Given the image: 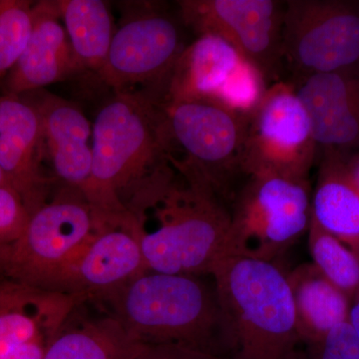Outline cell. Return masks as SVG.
I'll use <instances>...</instances> for the list:
<instances>
[{"instance_id":"obj_31","label":"cell","mask_w":359,"mask_h":359,"mask_svg":"<svg viewBox=\"0 0 359 359\" xmlns=\"http://www.w3.org/2000/svg\"><path fill=\"white\" fill-rule=\"evenodd\" d=\"M299 359H302V354H301V358H299Z\"/></svg>"},{"instance_id":"obj_15","label":"cell","mask_w":359,"mask_h":359,"mask_svg":"<svg viewBox=\"0 0 359 359\" xmlns=\"http://www.w3.org/2000/svg\"><path fill=\"white\" fill-rule=\"evenodd\" d=\"M44 156L36 109L22 96L0 90V169L30 215L48 201L53 183L43 171Z\"/></svg>"},{"instance_id":"obj_26","label":"cell","mask_w":359,"mask_h":359,"mask_svg":"<svg viewBox=\"0 0 359 359\" xmlns=\"http://www.w3.org/2000/svg\"><path fill=\"white\" fill-rule=\"evenodd\" d=\"M29 218L18 193L11 186L0 187V248L20 237Z\"/></svg>"},{"instance_id":"obj_6","label":"cell","mask_w":359,"mask_h":359,"mask_svg":"<svg viewBox=\"0 0 359 359\" xmlns=\"http://www.w3.org/2000/svg\"><path fill=\"white\" fill-rule=\"evenodd\" d=\"M66 187L30 215L20 237L0 248V280L50 290L91 237L98 216L81 191Z\"/></svg>"},{"instance_id":"obj_23","label":"cell","mask_w":359,"mask_h":359,"mask_svg":"<svg viewBox=\"0 0 359 359\" xmlns=\"http://www.w3.org/2000/svg\"><path fill=\"white\" fill-rule=\"evenodd\" d=\"M309 248L321 275L351 299H359V257L311 219Z\"/></svg>"},{"instance_id":"obj_24","label":"cell","mask_w":359,"mask_h":359,"mask_svg":"<svg viewBox=\"0 0 359 359\" xmlns=\"http://www.w3.org/2000/svg\"><path fill=\"white\" fill-rule=\"evenodd\" d=\"M33 4L29 0H0V86L29 40Z\"/></svg>"},{"instance_id":"obj_16","label":"cell","mask_w":359,"mask_h":359,"mask_svg":"<svg viewBox=\"0 0 359 359\" xmlns=\"http://www.w3.org/2000/svg\"><path fill=\"white\" fill-rule=\"evenodd\" d=\"M76 72L58 0L34 2L29 40L0 90L4 93L23 95L68 79Z\"/></svg>"},{"instance_id":"obj_7","label":"cell","mask_w":359,"mask_h":359,"mask_svg":"<svg viewBox=\"0 0 359 359\" xmlns=\"http://www.w3.org/2000/svg\"><path fill=\"white\" fill-rule=\"evenodd\" d=\"M170 155L188 167L217 195L233 199L242 172L248 116L207 100L157 101ZM169 155V156H170Z\"/></svg>"},{"instance_id":"obj_13","label":"cell","mask_w":359,"mask_h":359,"mask_svg":"<svg viewBox=\"0 0 359 359\" xmlns=\"http://www.w3.org/2000/svg\"><path fill=\"white\" fill-rule=\"evenodd\" d=\"M147 271L128 212L98 216L95 231L50 290L83 295L85 299L89 295L108 297Z\"/></svg>"},{"instance_id":"obj_22","label":"cell","mask_w":359,"mask_h":359,"mask_svg":"<svg viewBox=\"0 0 359 359\" xmlns=\"http://www.w3.org/2000/svg\"><path fill=\"white\" fill-rule=\"evenodd\" d=\"M70 318L43 359H123L131 340L114 318L80 321L72 325Z\"/></svg>"},{"instance_id":"obj_18","label":"cell","mask_w":359,"mask_h":359,"mask_svg":"<svg viewBox=\"0 0 359 359\" xmlns=\"http://www.w3.org/2000/svg\"><path fill=\"white\" fill-rule=\"evenodd\" d=\"M39 113L45 154L66 186L84 192L92 169V125L70 101L48 92L23 94Z\"/></svg>"},{"instance_id":"obj_28","label":"cell","mask_w":359,"mask_h":359,"mask_svg":"<svg viewBox=\"0 0 359 359\" xmlns=\"http://www.w3.org/2000/svg\"><path fill=\"white\" fill-rule=\"evenodd\" d=\"M348 320L353 325L359 339V299L351 304Z\"/></svg>"},{"instance_id":"obj_20","label":"cell","mask_w":359,"mask_h":359,"mask_svg":"<svg viewBox=\"0 0 359 359\" xmlns=\"http://www.w3.org/2000/svg\"><path fill=\"white\" fill-rule=\"evenodd\" d=\"M287 276L302 344L316 341L349 320L351 299L328 282L313 264H302Z\"/></svg>"},{"instance_id":"obj_14","label":"cell","mask_w":359,"mask_h":359,"mask_svg":"<svg viewBox=\"0 0 359 359\" xmlns=\"http://www.w3.org/2000/svg\"><path fill=\"white\" fill-rule=\"evenodd\" d=\"M83 295L0 280V359H43Z\"/></svg>"},{"instance_id":"obj_29","label":"cell","mask_w":359,"mask_h":359,"mask_svg":"<svg viewBox=\"0 0 359 359\" xmlns=\"http://www.w3.org/2000/svg\"><path fill=\"white\" fill-rule=\"evenodd\" d=\"M349 171H351V176H353V181L355 182L356 185L359 188V161L353 166H348Z\"/></svg>"},{"instance_id":"obj_1","label":"cell","mask_w":359,"mask_h":359,"mask_svg":"<svg viewBox=\"0 0 359 359\" xmlns=\"http://www.w3.org/2000/svg\"><path fill=\"white\" fill-rule=\"evenodd\" d=\"M125 209L138 233L148 271L211 275L224 257L230 211L207 184L178 163L169 161Z\"/></svg>"},{"instance_id":"obj_2","label":"cell","mask_w":359,"mask_h":359,"mask_svg":"<svg viewBox=\"0 0 359 359\" xmlns=\"http://www.w3.org/2000/svg\"><path fill=\"white\" fill-rule=\"evenodd\" d=\"M169 155L157 100L114 94L92 125V169L83 195L98 216L127 212L132 196L169 164Z\"/></svg>"},{"instance_id":"obj_3","label":"cell","mask_w":359,"mask_h":359,"mask_svg":"<svg viewBox=\"0 0 359 359\" xmlns=\"http://www.w3.org/2000/svg\"><path fill=\"white\" fill-rule=\"evenodd\" d=\"M231 359H299L302 344L287 275L273 262L224 257L212 269Z\"/></svg>"},{"instance_id":"obj_27","label":"cell","mask_w":359,"mask_h":359,"mask_svg":"<svg viewBox=\"0 0 359 359\" xmlns=\"http://www.w3.org/2000/svg\"><path fill=\"white\" fill-rule=\"evenodd\" d=\"M123 359H221L196 347L177 344L130 341Z\"/></svg>"},{"instance_id":"obj_30","label":"cell","mask_w":359,"mask_h":359,"mask_svg":"<svg viewBox=\"0 0 359 359\" xmlns=\"http://www.w3.org/2000/svg\"><path fill=\"white\" fill-rule=\"evenodd\" d=\"M2 186H9V184L8 182H7L6 176H4V172L0 169V187Z\"/></svg>"},{"instance_id":"obj_9","label":"cell","mask_w":359,"mask_h":359,"mask_svg":"<svg viewBox=\"0 0 359 359\" xmlns=\"http://www.w3.org/2000/svg\"><path fill=\"white\" fill-rule=\"evenodd\" d=\"M316 146L311 122L294 85L268 87L248 116L242 172L309 182Z\"/></svg>"},{"instance_id":"obj_11","label":"cell","mask_w":359,"mask_h":359,"mask_svg":"<svg viewBox=\"0 0 359 359\" xmlns=\"http://www.w3.org/2000/svg\"><path fill=\"white\" fill-rule=\"evenodd\" d=\"M266 81L231 45L202 35L182 52L159 101H212L249 114L264 95Z\"/></svg>"},{"instance_id":"obj_21","label":"cell","mask_w":359,"mask_h":359,"mask_svg":"<svg viewBox=\"0 0 359 359\" xmlns=\"http://www.w3.org/2000/svg\"><path fill=\"white\" fill-rule=\"evenodd\" d=\"M76 63V74L100 77L107 61L115 27L107 4L102 0H58Z\"/></svg>"},{"instance_id":"obj_10","label":"cell","mask_w":359,"mask_h":359,"mask_svg":"<svg viewBox=\"0 0 359 359\" xmlns=\"http://www.w3.org/2000/svg\"><path fill=\"white\" fill-rule=\"evenodd\" d=\"M282 55L301 80L348 71L359 62V11L346 2L290 0L283 11Z\"/></svg>"},{"instance_id":"obj_5","label":"cell","mask_w":359,"mask_h":359,"mask_svg":"<svg viewBox=\"0 0 359 359\" xmlns=\"http://www.w3.org/2000/svg\"><path fill=\"white\" fill-rule=\"evenodd\" d=\"M107 61L99 80L114 94L162 98L186 48L181 25L159 1H121Z\"/></svg>"},{"instance_id":"obj_17","label":"cell","mask_w":359,"mask_h":359,"mask_svg":"<svg viewBox=\"0 0 359 359\" xmlns=\"http://www.w3.org/2000/svg\"><path fill=\"white\" fill-rule=\"evenodd\" d=\"M297 95L318 147L339 153L359 143V77L348 71L318 73L301 80Z\"/></svg>"},{"instance_id":"obj_19","label":"cell","mask_w":359,"mask_h":359,"mask_svg":"<svg viewBox=\"0 0 359 359\" xmlns=\"http://www.w3.org/2000/svg\"><path fill=\"white\" fill-rule=\"evenodd\" d=\"M311 219L359 257V188L339 153L325 152L311 199Z\"/></svg>"},{"instance_id":"obj_12","label":"cell","mask_w":359,"mask_h":359,"mask_svg":"<svg viewBox=\"0 0 359 359\" xmlns=\"http://www.w3.org/2000/svg\"><path fill=\"white\" fill-rule=\"evenodd\" d=\"M183 25L198 36L211 35L231 45L264 79L283 61L282 6L273 0H180Z\"/></svg>"},{"instance_id":"obj_8","label":"cell","mask_w":359,"mask_h":359,"mask_svg":"<svg viewBox=\"0 0 359 359\" xmlns=\"http://www.w3.org/2000/svg\"><path fill=\"white\" fill-rule=\"evenodd\" d=\"M233 196L224 257L273 262L311 222L309 182L259 175Z\"/></svg>"},{"instance_id":"obj_25","label":"cell","mask_w":359,"mask_h":359,"mask_svg":"<svg viewBox=\"0 0 359 359\" xmlns=\"http://www.w3.org/2000/svg\"><path fill=\"white\" fill-rule=\"evenodd\" d=\"M306 346V353L302 355V359H359V339L349 320Z\"/></svg>"},{"instance_id":"obj_4","label":"cell","mask_w":359,"mask_h":359,"mask_svg":"<svg viewBox=\"0 0 359 359\" xmlns=\"http://www.w3.org/2000/svg\"><path fill=\"white\" fill-rule=\"evenodd\" d=\"M106 299L132 341L226 349L216 290L197 276L147 271Z\"/></svg>"}]
</instances>
